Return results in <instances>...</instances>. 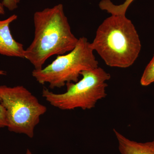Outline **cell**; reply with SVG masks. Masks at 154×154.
<instances>
[{
  "instance_id": "6da1fadb",
  "label": "cell",
  "mask_w": 154,
  "mask_h": 154,
  "mask_svg": "<svg viewBox=\"0 0 154 154\" xmlns=\"http://www.w3.org/2000/svg\"><path fill=\"white\" fill-rule=\"evenodd\" d=\"M33 20L34 38L25 49L24 58L33 65L34 69L39 70L51 57L71 51L79 38L72 33L62 4L36 11Z\"/></svg>"
},
{
  "instance_id": "7a4b0ae2",
  "label": "cell",
  "mask_w": 154,
  "mask_h": 154,
  "mask_svg": "<svg viewBox=\"0 0 154 154\" xmlns=\"http://www.w3.org/2000/svg\"><path fill=\"white\" fill-rule=\"evenodd\" d=\"M91 45L107 66L119 68L132 66L141 49L137 31L125 15H111L105 19Z\"/></svg>"
},
{
  "instance_id": "3957f363",
  "label": "cell",
  "mask_w": 154,
  "mask_h": 154,
  "mask_svg": "<svg viewBox=\"0 0 154 154\" xmlns=\"http://www.w3.org/2000/svg\"><path fill=\"white\" fill-rule=\"evenodd\" d=\"M81 75L82 79L77 82L67 83L65 93L55 94L44 88L42 97L51 105L61 110L94 108L99 100L107 96V82L110 79V75L99 67L84 71Z\"/></svg>"
},
{
  "instance_id": "277c9868",
  "label": "cell",
  "mask_w": 154,
  "mask_h": 154,
  "mask_svg": "<svg viewBox=\"0 0 154 154\" xmlns=\"http://www.w3.org/2000/svg\"><path fill=\"white\" fill-rule=\"evenodd\" d=\"M94 51L87 38L80 37L71 51L58 56L45 67L33 70L32 76L41 85L48 84L51 89L62 88L67 83L77 82L82 72L99 67Z\"/></svg>"
},
{
  "instance_id": "5b68a950",
  "label": "cell",
  "mask_w": 154,
  "mask_h": 154,
  "mask_svg": "<svg viewBox=\"0 0 154 154\" xmlns=\"http://www.w3.org/2000/svg\"><path fill=\"white\" fill-rule=\"evenodd\" d=\"M0 97L6 110L9 130L33 138L35 128L47 107L23 86L0 85Z\"/></svg>"
},
{
  "instance_id": "8992f818",
  "label": "cell",
  "mask_w": 154,
  "mask_h": 154,
  "mask_svg": "<svg viewBox=\"0 0 154 154\" xmlns=\"http://www.w3.org/2000/svg\"><path fill=\"white\" fill-rule=\"evenodd\" d=\"M17 18L18 16L14 14L4 20L0 19V54L24 58V46L14 39L10 29V25Z\"/></svg>"
},
{
  "instance_id": "52a82bcc",
  "label": "cell",
  "mask_w": 154,
  "mask_h": 154,
  "mask_svg": "<svg viewBox=\"0 0 154 154\" xmlns=\"http://www.w3.org/2000/svg\"><path fill=\"white\" fill-rule=\"evenodd\" d=\"M118 143V149L121 154H154V140L146 143L131 140L113 129Z\"/></svg>"
},
{
  "instance_id": "ba28073f",
  "label": "cell",
  "mask_w": 154,
  "mask_h": 154,
  "mask_svg": "<svg viewBox=\"0 0 154 154\" xmlns=\"http://www.w3.org/2000/svg\"><path fill=\"white\" fill-rule=\"evenodd\" d=\"M134 0H125L120 5L113 4L111 0H102L99 7L103 11H107L111 15H125L127 10Z\"/></svg>"
},
{
  "instance_id": "9c48e42d",
  "label": "cell",
  "mask_w": 154,
  "mask_h": 154,
  "mask_svg": "<svg viewBox=\"0 0 154 154\" xmlns=\"http://www.w3.org/2000/svg\"><path fill=\"white\" fill-rule=\"evenodd\" d=\"M154 82V54L152 58L146 67L140 79V84L147 86Z\"/></svg>"
},
{
  "instance_id": "30bf717a",
  "label": "cell",
  "mask_w": 154,
  "mask_h": 154,
  "mask_svg": "<svg viewBox=\"0 0 154 154\" xmlns=\"http://www.w3.org/2000/svg\"><path fill=\"white\" fill-rule=\"evenodd\" d=\"M21 0H3V6L10 11H14L18 8Z\"/></svg>"
},
{
  "instance_id": "8fae6325",
  "label": "cell",
  "mask_w": 154,
  "mask_h": 154,
  "mask_svg": "<svg viewBox=\"0 0 154 154\" xmlns=\"http://www.w3.org/2000/svg\"><path fill=\"white\" fill-rule=\"evenodd\" d=\"M7 126L6 110L2 104V99L0 97V128L7 127Z\"/></svg>"
},
{
  "instance_id": "7c38bea8",
  "label": "cell",
  "mask_w": 154,
  "mask_h": 154,
  "mask_svg": "<svg viewBox=\"0 0 154 154\" xmlns=\"http://www.w3.org/2000/svg\"><path fill=\"white\" fill-rule=\"evenodd\" d=\"M5 8L3 6L2 2H0V15H2L5 14Z\"/></svg>"
},
{
  "instance_id": "4fadbf2b",
  "label": "cell",
  "mask_w": 154,
  "mask_h": 154,
  "mask_svg": "<svg viewBox=\"0 0 154 154\" xmlns=\"http://www.w3.org/2000/svg\"><path fill=\"white\" fill-rule=\"evenodd\" d=\"M6 75V72L5 71L2 70H0V76L4 75Z\"/></svg>"
},
{
  "instance_id": "5bb4252c",
  "label": "cell",
  "mask_w": 154,
  "mask_h": 154,
  "mask_svg": "<svg viewBox=\"0 0 154 154\" xmlns=\"http://www.w3.org/2000/svg\"><path fill=\"white\" fill-rule=\"evenodd\" d=\"M26 154H33L30 151V150L29 149H27V151H26Z\"/></svg>"
}]
</instances>
